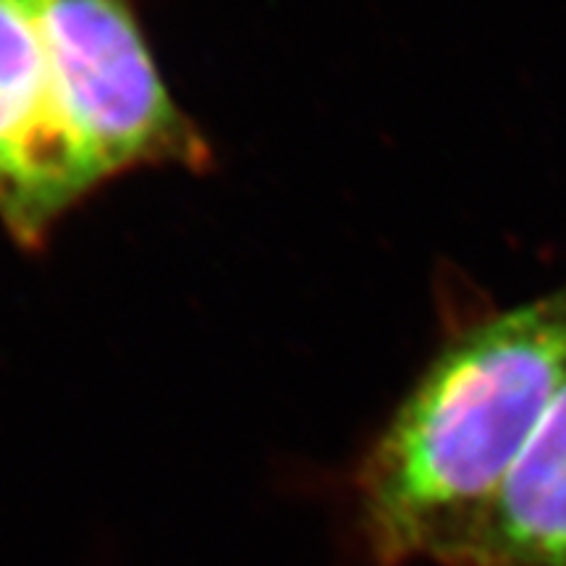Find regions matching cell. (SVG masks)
<instances>
[{
    "instance_id": "1",
    "label": "cell",
    "mask_w": 566,
    "mask_h": 566,
    "mask_svg": "<svg viewBox=\"0 0 566 566\" xmlns=\"http://www.w3.org/2000/svg\"><path fill=\"white\" fill-rule=\"evenodd\" d=\"M566 378V283L443 342L354 472L367 566L428 558L491 495Z\"/></svg>"
},
{
    "instance_id": "4",
    "label": "cell",
    "mask_w": 566,
    "mask_h": 566,
    "mask_svg": "<svg viewBox=\"0 0 566 566\" xmlns=\"http://www.w3.org/2000/svg\"><path fill=\"white\" fill-rule=\"evenodd\" d=\"M438 566H566V378L483 504L428 551Z\"/></svg>"
},
{
    "instance_id": "2",
    "label": "cell",
    "mask_w": 566,
    "mask_h": 566,
    "mask_svg": "<svg viewBox=\"0 0 566 566\" xmlns=\"http://www.w3.org/2000/svg\"><path fill=\"white\" fill-rule=\"evenodd\" d=\"M32 3L63 124L97 181L145 168H210V142L163 80L134 0Z\"/></svg>"
},
{
    "instance_id": "3",
    "label": "cell",
    "mask_w": 566,
    "mask_h": 566,
    "mask_svg": "<svg viewBox=\"0 0 566 566\" xmlns=\"http://www.w3.org/2000/svg\"><path fill=\"white\" fill-rule=\"evenodd\" d=\"M103 184L63 124L32 0H0V223L42 250L63 218Z\"/></svg>"
}]
</instances>
